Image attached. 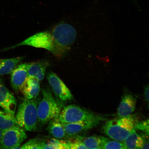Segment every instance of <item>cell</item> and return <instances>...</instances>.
Listing matches in <instances>:
<instances>
[{
  "label": "cell",
  "instance_id": "1",
  "mask_svg": "<svg viewBox=\"0 0 149 149\" xmlns=\"http://www.w3.org/2000/svg\"><path fill=\"white\" fill-rule=\"evenodd\" d=\"M77 32L71 25L66 23L58 24L51 31L36 33L7 50L23 46L42 48L55 56L61 58L66 54L75 40Z\"/></svg>",
  "mask_w": 149,
  "mask_h": 149
},
{
  "label": "cell",
  "instance_id": "2",
  "mask_svg": "<svg viewBox=\"0 0 149 149\" xmlns=\"http://www.w3.org/2000/svg\"><path fill=\"white\" fill-rule=\"evenodd\" d=\"M38 103L36 98H25L19 105L15 116L16 123L17 126L25 131L33 132L36 129L38 122Z\"/></svg>",
  "mask_w": 149,
  "mask_h": 149
},
{
  "label": "cell",
  "instance_id": "3",
  "mask_svg": "<svg viewBox=\"0 0 149 149\" xmlns=\"http://www.w3.org/2000/svg\"><path fill=\"white\" fill-rule=\"evenodd\" d=\"M137 119L135 115L108 121L103 126L105 133L113 140L123 141L135 130Z\"/></svg>",
  "mask_w": 149,
  "mask_h": 149
},
{
  "label": "cell",
  "instance_id": "4",
  "mask_svg": "<svg viewBox=\"0 0 149 149\" xmlns=\"http://www.w3.org/2000/svg\"><path fill=\"white\" fill-rule=\"evenodd\" d=\"M42 93V98L38 103L37 110L38 122L44 125L58 116L61 107L50 91L43 89Z\"/></svg>",
  "mask_w": 149,
  "mask_h": 149
},
{
  "label": "cell",
  "instance_id": "5",
  "mask_svg": "<svg viewBox=\"0 0 149 149\" xmlns=\"http://www.w3.org/2000/svg\"><path fill=\"white\" fill-rule=\"evenodd\" d=\"M58 118L63 124L84 121H102L103 119L92 112L74 105L66 106L63 108L59 113Z\"/></svg>",
  "mask_w": 149,
  "mask_h": 149
},
{
  "label": "cell",
  "instance_id": "6",
  "mask_svg": "<svg viewBox=\"0 0 149 149\" xmlns=\"http://www.w3.org/2000/svg\"><path fill=\"white\" fill-rule=\"evenodd\" d=\"M27 138L25 130L14 126L3 132L0 139V149H20V145Z\"/></svg>",
  "mask_w": 149,
  "mask_h": 149
},
{
  "label": "cell",
  "instance_id": "7",
  "mask_svg": "<svg viewBox=\"0 0 149 149\" xmlns=\"http://www.w3.org/2000/svg\"><path fill=\"white\" fill-rule=\"evenodd\" d=\"M47 79L54 92L60 100L67 101L73 98L70 89L54 72H48Z\"/></svg>",
  "mask_w": 149,
  "mask_h": 149
},
{
  "label": "cell",
  "instance_id": "8",
  "mask_svg": "<svg viewBox=\"0 0 149 149\" xmlns=\"http://www.w3.org/2000/svg\"><path fill=\"white\" fill-rule=\"evenodd\" d=\"M101 120L82 121L71 123L62 124L66 136L72 137L82 132L92 129Z\"/></svg>",
  "mask_w": 149,
  "mask_h": 149
},
{
  "label": "cell",
  "instance_id": "9",
  "mask_svg": "<svg viewBox=\"0 0 149 149\" xmlns=\"http://www.w3.org/2000/svg\"><path fill=\"white\" fill-rule=\"evenodd\" d=\"M28 66V63L18 65L10 73L11 85L15 91L19 90L26 80Z\"/></svg>",
  "mask_w": 149,
  "mask_h": 149
},
{
  "label": "cell",
  "instance_id": "10",
  "mask_svg": "<svg viewBox=\"0 0 149 149\" xmlns=\"http://www.w3.org/2000/svg\"><path fill=\"white\" fill-rule=\"evenodd\" d=\"M136 103V99L133 95L129 93L124 94L117 109V115L119 118L131 115L135 110Z\"/></svg>",
  "mask_w": 149,
  "mask_h": 149
},
{
  "label": "cell",
  "instance_id": "11",
  "mask_svg": "<svg viewBox=\"0 0 149 149\" xmlns=\"http://www.w3.org/2000/svg\"><path fill=\"white\" fill-rule=\"evenodd\" d=\"M17 100L4 85L0 84V107L3 110L15 113Z\"/></svg>",
  "mask_w": 149,
  "mask_h": 149
},
{
  "label": "cell",
  "instance_id": "12",
  "mask_svg": "<svg viewBox=\"0 0 149 149\" xmlns=\"http://www.w3.org/2000/svg\"><path fill=\"white\" fill-rule=\"evenodd\" d=\"M40 89V81L36 78L28 77L20 90L25 98L32 99L38 96Z\"/></svg>",
  "mask_w": 149,
  "mask_h": 149
},
{
  "label": "cell",
  "instance_id": "13",
  "mask_svg": "<svg viewBox=\"0 0 149 149\" xmlns=\"http://www.w3.org/2000/svg\"><path fill=\"white\" fill-rule=\"evenodd\" d=\"M47 130L56 139H61L66 136L62 124L59 120L58 116L49 121Z\"/></svg>",
  "mask_w": 149,
  "mask_h": 149
},
{
  "label": "cell",
  "instance_id": "14",
  "mask_svg": "<svg viewBox=\"0 0 149 149\" xmlns=\"http://www.w3.org/2000/svg\"><path fill=\"white\" fill-rule=\"evenodd\" d=\"M25 58L21 56L12 58L0 59V75L10 74L20 61Z\"/></svg>",
  "mask_w": 149,
  "mask_h": 149
},
{
  "label": "cell",
  "instance_id": "15",
  "mask_svg": "<svg viewBox=\"0 0 149 149\" xmlns=\"http://www.w3.org/2000/svg\"><path fill=\"white\" fill-rule=\"evenodd\" d=\"M14 114L4 110L0 111V129L3 132L17 126Z\"/></svg>",
  "mask_w": 149,
  "mask_h": 149
},
{
  "label": "cell",
  "instance_id": "16",
  "mask_svg": "<svg viewBox=\"0 0 149 149\" xmlns=\"http://www.w3.org/2000/svg\"><path fill=\"white\" fill-rule=\"evenodd\" d=\"M49 63L47 61H42L28 63V76L35 78L37 74L43 71H46Z\"/></svg>",
  "mask_w": 149,
  "mask_h": 149
},
{
  "label": "cell",
  "instance_id": "17",
  "mask_svg": "<svg viewBox=\"0 0 149 149\" xmlns=\"http://www.w3.org/2000/svg\"><path fill=\"white\" fill-rule=\"evenodd\" d=\"M102 149H125L126 147L123 141L111 140L107 138L102 136Z\"/></svg>",
  "mask_w": 149,
  "mask_h": 149
},
{
  "label": "cell",
  "instance_id": "18",
  "mask_svg": "<svg viewBox=\"0 0 149 149\" xmlns=\"http://www.w3.org/2000/svg\"><path fill=\"white\" fill-rule=\"evenodd\" d=\"M82 140L87 149H102L101 136H92Z\"/></svg>",
  "mask_w": 149,
  "mask_h": 149
},
{
  "label": "cell",
  "instance_id": "19",
  "mask_svg": "<svg viewBox=\"0 0 149 149\" xmlns=\"http://www.w3.org/2000/svg\"><path fill=\"white\" fill-rule=\"evenodd\" d=\"M44 149H69L68 142L59 139H52L46 143Z\"/></svg>",
  "mask_w": 149,
  "mask_h": 149
},
{
  "label": "cell",
  "instance_id": "20",
  "mask_svg": "<svg viewBox=\"0 0 149 149\" xmlns=\"http://www.w3.org/2000/svg\"><path fill=\"white\" fill-rule=\"evenodd\" d=\"M46 143L42 139L35 138L30 140L20 146V149H44Z\"/></svg>",
  "mask_w": 149,
  "mask_h": 149
},
{
  "label": "cell",
  "instance_id": "21",
  "mask_svg": "<svg viewBox=\"0 0 149 149\" xmlns=\"http://www.w3.org/2000/svg\"><path fill=\"white\" fill-rule=\"evenodd\" d=\"M139 135L136 132V130L132 132L124 141L126 149H136V142Z\"/></svg>",
  "mask_w": 149,
  "mask_h": 149
},
{
  "label": "cell",
  "instance_id": "22",
  "mask_svg": "<svg viewBox=\"0 0 149 149\" xmlns=\"http://www.w3.org/2000/svg\"><path fill=\"white\" fill-rule=\"evenodd\" d=\"M82 139L79 137L67 141L69 149H87L84 144Z\"/></svg>",
  "mask_w": 149,
  "mask_h": 149
},
{
  "label": "cell",
  "instance_id": "23",
  "mask_svg": "<svg viewBox=\"0 0 149 149\" xmlns=\"http://www.w3.org/2000/svg\"><path fill=\"white\" fill-rule=\"evenodd\" d=\"M148 135H139L136 142V149H149Z\"/></svg>",
  "mask_w": 149,
  "mask_h": 149
},
{
  "label": "cell",
  "instance_id": "24",
  "mask_svg": "<svg viewBox=\"0 0 149 149\" xmlns=\"http://www.w3.org/2000/svg\"><path fill=\"white\" fill-rule=\"evenodd\" d=\"M135 130H141L145 133V134L149 135V120H148L141 122L137 121L135 124Z\"/></svg>",
  "mask_w": 149,
  "mask_h": 149
},
{
  "label": "cell",
  "instance_id": "25",
  "mask_svg": "<svg viewBox=\"0 0 149 149\" xmlns=\"http://www.w3.org/2000/svg\"><path fill=\"white\" fill-rule=\"evenodd\" d=\"M149 86L147 85L145 86L144 88V94L145 100L147 102H149Z\"/></svg>",
  "mask_w": 149,
  "mask_h": 149
},
{
  "label": "cell",
  "instance_id": "26",
  "mask_svg": "<svg viewBox=\"0 0 149 149\" xmlns=\"http://www.w3.org/2000/svg\"><path fill=\"white\" fill-rule=\"evenodd\" d=\"M3 132L0 129V139H1L2 136Z\"/></svg>",
  "mask_w": 149,
  "mask_h": 149
},
{
  "label": "cell",
  "instance_id": "27",
  "mask_svg": "<svg viewBox=\"0 0 149 149\" xmlns=\"http://www.w3.org/2000/svg\"><path fill=\"white\" fill-rule=\"evenodd\" d=\"M1 84V83H0V84Z\"/></svg>",
  "mask_w": 149,
  "mask_h": 149
}]
</instances>
